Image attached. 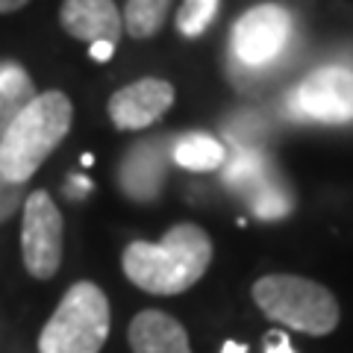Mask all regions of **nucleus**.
I'll return each mask as SVG.
<instances>
[{
  "mask_svg": "<svg viewBox=\"0 0 353 353\" xmlns=\"http://www.w3.org/2000/svg\"><path fill=\"white\" fill-rule=\"evenodd\" d=\"M212 262V241L197 224H176L162 241H132L121 256L127 280L150 294H180L201 283Z\"/></svg>",
  "mask_w": 353,
  "mask_h": 353,
  "instance_id": "obj_1",
  "label": "nucleus"
},
{
  "mask_svg": "<svg viewBox=\"0 0 353 353\" xmlns=\"http://www.w3.org/2000/svg\"><path fill=\"white\" fill-rule=\"evenodd\" d=\"M74 121L68 94L41 92L36 94L0 139V171L12 183H27L41 168V162L59 148Z\"/></svg>",
  "mask_w": 353,
  "mask_h": 353,
  "instance_id": "obj_2",
  "label": "nucleus"
},
{
  "mask_svg": "<svg viewBox=\"0 0 353 353\" xmlns=\"http://www.w3.org/2000/svg\"><path fill=\"white\" fill-rule=\"evenodd\" d=\"M253 301L265 318L306 336H327L339 327V303L327 285L294 277V274H268L253 283Z\"/></svg>",
  "mask_w": 353,
  "mask_h": 353,
  "instance_id": "obj_3",
  "label": "nucleus"
},
{
  "mask_svg": "<svg viewBox=\"0 0 353 353\" xmlns=\"http://www.w3.org/2000/svg\"><path fill=\"white\" fill-rule=\"evenodd\" d=\"M109 336V301L94 283H74L39 336V353H101Z\"/></svg>",
  "mask_w": 353,
  "mask_h": 353,
  "instance_id": "obj_4",
  "label": "nucleus"
},
{
  "mask_svg": "<svg viewBox=\"0 0 353 353\" xmlns=\"http://www.w3.org/2000/svg\"><path fill=\"white\" fill-rule=\"evenodd\" d=\"M294 21L292 12L280 3L253 6L233 24L230 48L239 65L245 68H265L277 62L292 41Z\"/></svg>",
  "mask_w": 353,
  "mask_h": 353,
  "instance_id": "obj_5",
  "label": "nucleus"
},
{
  "mask_svg": "<svg viewBox=\"0 0 353 353\" xmlns=\"http://www.w3.org/2000/svg\"><path fill=\"white\" fill-rule=\"evenodd\" d=\"M24 224H21V256L30 277L50 280L62 265V212L48 192H32L24 201Z\"/></svg>",
  "mask_w": 353,
  "mask_h": 353,
  "instance_id": "obj_6",
  "label": "nucleus"
},
{
  "mask_svg": "<svg viewBox=\"0 0 353 353\" xmlns=\"http://www.w3.org/2000/svg\"><path fill=\"white\" fill-rule=\"evenodd\" d=\"M292 112L321 124L353 121V71L341 65L312 71L292 94Z\"/></svg>",
  "mask_w": 353,
  "mask_h": 353,
  "instance_id": "obj_7",
  "label": "nucleus"
},
{
  "mask_svg": "<svg viewBox=\"0 0 353 353\" xmlns=\"http://www.w3.org/2000/svg\"><path fill=\"white\" fill-rule=\"evenodd\" d=\"M224 180L236 194L248 197V203L256 218L280 221L289 215L294 206L292 194L283 189V183L277 180V174H274L271 162L253 150H241L239 157L230 159Z\"/></svg>",
  "mask_w": 353,
  "mask_h": 353,
  "instance_id": "obj_8",
  "label": "nucleus"
},
{
  "mask_svg": "<svg viewBox=\"0 0 353 353\" xmlns=\"http://www.w3.org/2000/svg\"><path fill=\"white\" fill-rule=\"evenodd\" d=\"M174 103V85L168 80H148L130 83L109 97V118L118 130H145L159 121Z\"/></svg>",
  "mask_w": 353,
  "mask_h": 353,
  "instance_id": "obj_9",
  "label": "nucleus"
},
{
  "mask_svg": "<svg viewBox=\"0 0 353 353\" xmlns=\"http://www.w3.org/2000/svg\"><path fill=\"white\" fill-rule=\"evenodd\" d=\"M171 157V141L145 139L130 148L124 165H121V189L132 201H153L165 180V162Z\"/></svg>",
  "mask_w": 353,
  "mask_h": 353,
  "instance_id": "obj_10",
  "label": "nucleus"
},
{
  "mask_svg": "<svg viewBox=\"0 0 353 353\" xmlns=\"http://www.w3.org/2000/svg\"><path fill=\"white\" fill-rule=\"evenodd\" d=\"M59 24L74 39L94 41H118L124 21L115 6V0H62Z\"/></svg>",
  "mask_w": 353,
  "mask_h": 353,
  "instance_id": "obj_11",
  "label": "nucleus"
},
{
  "mask_svg": "<svg viewBox=\"0 0 353 353\" xmlns=\"http://www.w3.org/2000/svg\"><path fill=\"white\" fill-rule=\"evenodd\" d=\"M132 353H192L189 333L174 315L145 309L130 321Z\"/></svg>",
  "mask_w": 353,
  "mask_h": 353,
  "instance_id": "obj_12",
  "label": "nucleus"
},
{
  "mask_svg": "<svg viewBox=\"0 0 353 353\" xmlns=\"http://www.w3.org/2000/svg\"><path fill=\"white\" fill-rule=\"evenodd\" d=\"M36 85H32L30 74L21 68L18 62H3L0 68V139L9 130V124L24 112V109L36 101Z\"/></svg>",
  "mask_w": 353,
  "mask_h": 353,
  "instance_id": "obj_13",
  "label": "nucleus"
},
{
  "mask_svg": "<svg viewBox=\"0 0 353 353\" xmlns=\"http://www.w3.org/2000/svg\"><path fill=\"white\" fill-rule=\"evenodd\" d=\"M171 157L180 168L189 171H218L227 162L224 145L206 132H189V136L171 141Z\"/></svg>",
  "mask_w": 353,
  "mask_h": 353,
  "instance_id": "obj_14",
  "label": "nucleus"
},
{
  "mask_svg": "<svg viewBox=\"0 0 353 353\" xmlns=\"http://www.w3.org/2000/svg\"><path fill=\"white\" fill-rule=\"evenodd\" d=\"M171 0H127L124 6V27L132 39H150L162 30L168 18Z\"/></svg>",
  "mask_w": 353,
  "mask_h": 353,
  "instance_id": "obj_15",
  "label": "nucleus"
},
{
  "mask_svg": "<svg viewBox=\"0 0 353 353\" xmlns=\"http://www.w3.org/2000/svg\"><path fill=\"white\" fill-rule=\"evenodd\" d=\"M221 9V0H183L180 12H176V30L185 39H197L209 30Z\"/></svg>",
  "mask_w": 353,
  "mask_h": 353,
  "instance_id": "obj_16",
  "label": "nucleus"
},
{
  "mask_svg": "<svg viewBox=\"0 0 353 353\" xmlns=\"http://www.w3.org/2000/svg\"><path fill=\"white\" fill-rule=\"evenodd\" d=\"M27 201V183H12L0 171V224L9 221Z\"/></svg>",
  "mask_w": 353,
  "mask_h": 353,
  "instance_id": "obj_17",
  "label": "nucleus"
},
{
  "mask_svg": "<svg viewBox=\"0 0 353 353\" xmlns=\"http://www.w3.org/2000/svg\"><path fill=\"white\" fill-rule=\"evenodd\" d=\"M265 353H294L292 341L285 333H280V330H271L268 336H265Z\"/></svg>",
  "mask_w": 353,
  "mask_h": 353,
  "instance_id": "obj_18",
  "label": "nucleus"
},
{
  "mask_svg": "<svg viewBox=\"0 0 353 353\" xmlns=\"http://www.w3.org/2000/svg\"><path fill=\"white\" fill-rule=\"evenodd\" d=\"M112 50H115V44H112V41H94L92 48H88V53H92V59H94V62H109Z\"/></svg>",
  "mask_w": 353,
  "mask_h": 353,
  "instance_id": "obj_19",
  "label": "nucleus"
},
{
  "mask_svg": "<svg viewBox=\"0 0 353 353\" xmlns=\"http://www.w3.org/2000/svg\"><path fill=\"white\" fill-rule=\"evenodd\" d=\"M30 0H0V15L6 12H18V9H24Z\"/></svg>",
  "mask_w": 353,
  "mask_h": 353,
  "instance_id": "obj_20",
  "label": "nucleus"
},
{
  "mask_svg": "<svg viewBox=\"0 0 353 353\" xmlns=\"http://www.w3.org/2000/svg\"><path fill=\"white\" fill-rule=\"evenodd\" d=\"M221 353H248V347H245V345H239V341H224Z\"/></svg>",
  "mask_w": 353,
  "mask_h": 353,
  "instance_id": "obj_21",
  "label": "nucleus"
},
{
  "mask_svg": "<svg viewBox=\"0 0 353 353\" xmlns=\"http://www.w3.org/2000/svg\"><path fill=\"white\" fill-rule=\"evenodd\" d=\"M0 68H3V59H0Z\"/></svg>",
  "mask_w": 353,
  "mask_h": 353,
  "instance_id": "obj_22",
  "label": "nucleus"
}]
</instances>
